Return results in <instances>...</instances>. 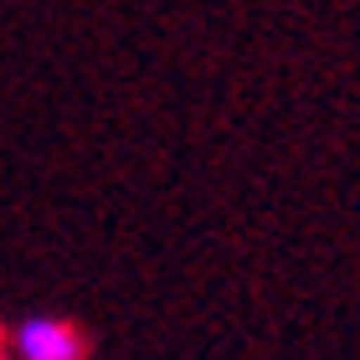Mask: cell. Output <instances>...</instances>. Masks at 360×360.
Instances as JSON below:
<instances>
[{
	"label": "cell",
	"mask_w": 360,
	"mask_h": 360,
	"mask_svg": "<svg viewBox=\"0 0 360 360\" xmlns=\"http://www.w3.org/2000/svg\"><path fill=\"white\" fill-rule=\"evenodd\" d=\"M83 335L72 330L68 319L52 314H31L11 330V355L15 360H83Z\"/></svg>",
	"instance_id": "6da1fadb"
}]
</instances>
